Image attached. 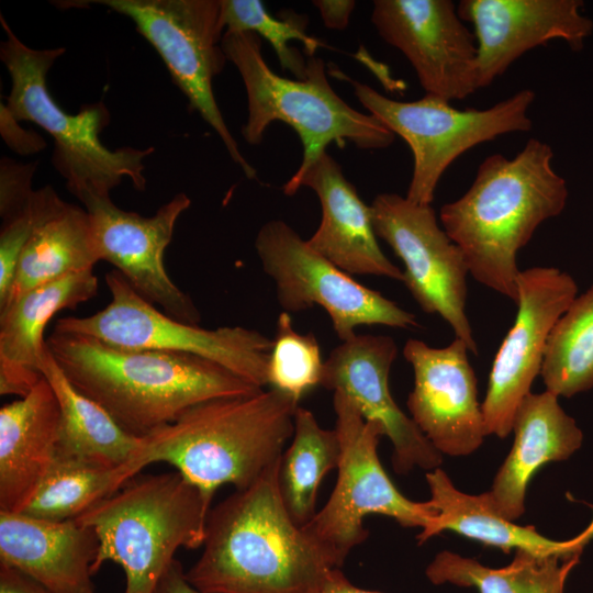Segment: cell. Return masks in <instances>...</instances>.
Listing matches in <instances>:
<instances>
[{
    "label": "cell",
    "mask_w": 593,
    "mask_h": 593,
    "mask_svg": "<svg viewBox=\"0 0 593 593\" xmlns=\"http://www.w3.org/2000/svg\"><path fill=\"white\" fill-rule=\"evenodd\" d=\"M186 193L176 194L154 215L143 216L116 206L111 197L86 202L100 260L116 267L133 289L169 316L193 325L200 313L191 298L166 271L164 255L179 216L190 208Z\"/></svg>",
    "instance_id": "16"
},
{
    "label": "cell",
    "mask_w": 593,
    "mask_h": 593,
    "mask_svg": "<svg viewBox=\"0 0 593 593\" xmlns=\"http://www.w3.org/2000/svg\"><path fill=\"white\" fill-rule=\"evenodd\" d=\"M99 260L88 211L59 198L24 246L2 307L31 289L91 270Z\"/></svg>",
    "instance_id": "26"
},
{
    "label": "cell",
    "mask_w": 593,
    "mask_h": 593,
    "mask_svg": "<svg viewBox=\"0 0 593 593\" xmlns=\"http://www.w3.org/2000/svg\"><path fill=\"white\" fill-rule=\"evenodd\" d=\"M222 48L246 89L248 114L240 131L244 139L259 145L272 122L288 124L303 146L302 161L293 175L303 174L332 143L382 149L394 142L395 135L379 120L351 108L335 92L322 58L307 57L304 78L290 79L267 65L261 38L253 32H225Z\"/></svg>",
    "instance_id": "7"
},
{
    "label": "cell",
    "mask_w": 593,
    "mask_h": 593,
    "mask_svg": "<svg viewBox=\"0 0 593 593\" xmlns=\"http://www.w3.org/2000/svg\"><path fill=\"white\" fill-rule=\"evenodd\" d=\"M60 197L51 186L34 190L25 205L1 219L0 231V307L7 301L21 253L38 220Z\"/></svg>",
    "instance_id": "34"
},
{
    "label": "cell",
    "mask_w": 593,
    "mask_h": 593,
    "mask_svg": "<svg viewBox=\"0 0 593 593\" xmlns=\"http://www.w3.org/2000/svg\"><path fill=\"white\" fill-rule=\"evenodd\" d=\"M0 23L5 33L0 44V59L11 79L7 104L1 103V111L14 121L33 122L53 137L52 163L65 179L68 191L85 204L91 199L109 198L124 178H128L135 189L145 190L144 159L154 148H108L100 139L110 122L104 103L85 104L78 113L70 114L58 105L47 88L48 71L66 49L29 47L13 33L2 14Z\"/></svg>",
    "instance_id": "5"
},
{
    "label": "cell",
    "mask_w": 593,
    "mask_h": 593,
    "mask_svg": "<svg viewBox=\"0 0 593 593\" xmlns=\"http://www.w3.org/2000/svg\"><path fill=\"white\" fill-rule=\"evenodd\" d=\"M210 510L175 471L135 475L74 519L98 537L93 574L112 561L124 572V593H153L179 548L202 547Z\"/></svg>",
    "instance_id": "6"
},
{
    "label": "cell",
    "mask_w": 593,
    "mask_h": 593,
    "mask_svg": "<svg viewBox=\"0 0 593 593\" xmlns=\"http://www.w3.org/2000/svg\"><path fill=\"white\" fill-rule=\"evenodd\" d=\"M552 157L551 147L537 138L513 158L490 155L466 193L439 212L441 226L461 250L469 273L513 302L519 249L567 203V183L555 171Z\"/></svg>",
    "instance_id": "2"
},
{
    "label": "cell",
    "mask_w": 593,
    "mask_h": 593,
    "mask_svg": "<svg viewBox=\"0 0 593 593\" xmlns=\"http://www.w3.org/2000/svg\"><path fill=\"white\" fill-rule=\"evenodd\" d=\"M109 304L97 313L56 321L54 332L96 338L110 346L197 355L222 365L262 389L272 339L256 329L224 326L205 329L158 311L138 294L123 275H105Z\"/></svg>",
    "instance_id": "10"
},
{
    "label": "cell",
    "mask_w": 593,
    "mask_h": 593,
    "mask_svg": "<svg viewBox=\"0 0 593 593\" xmlns=\"http://www.w3.org/2000/svg\"><path fill=\"white\" fill-rule=\"evenodd\" d=\"M468 351L457 337L443 348L418 339L403 348L414 371L406 403L411 418L443 456H469L486 436Z\"/></svg>",
    "instance_id": "17"
},
{
    "label": "cell",
    "mask_w": 593,
    "mask_h": 593,
    "mask_svg": "<svg viewBox=\"0 0 593 593\" xmlns=\"http://www.w3.org/2000/svg\"><path fill=\"white\" fill-rule=\"evenodd\" d=\"M333 406L342 447L336 484L325 505L302 527L331 566L340 569L350 551L368 537L367 515H384L403 527L426 530L438 512L429 500L404 496L389 478L378 456L384 436L381 424L366 421L339 391L334 392Z\"/></svg>",
    "instance_id": "8"
},
{
    "label": "cell",
    "mask_w": 593,
    "mask_h": 593,
    "mask_svg": "<svg viewBox=\"0 0 593 593\" xmlns=\"http://www.w3.org/2000/svg\"><path fill=\"white\" fill-rule=\"evenodd\" d=\"M324 360L313 333L300 334L288 312L277 320L267 368V385L300 401L321 385Z\"/></svg>",
    "instance_id": "33"
},
{
    "label": "cell",
    "mask_w": 593,
    "mask_h": 593,
    "mask_svg": "<svg viewBox=\"0 0 593 593\" xmlns=\"http://www.w3.org/2000/svg\"><path fill=\"white\" fill-rule=\"evenodd\" d=\"M579 559L580 556L540 557L516 550L510 564L494 569L444 550L429 562L425 574L433 584L474 588L479 593H563Z\"/></svg>",
    "instance_id": "28"
},
{
    "label": "cell",
    "mask_w": 593,
    "mask_h": 593,
    "mask_svg": "<svg viewBox=\"0 0 593 593\" xmlns=\"http://www.w3.org/2000/svg\"><path fill=\"white\" fill-rule=\"evenodd\" d=\"M98 292L93 269L68 275L23 293L0 310V394L25 396L43 378L44 331L52 317Z\"/></svg>",
    "instance_id": "22"
},
{
    "label": "cell",
    "mask_w": 593,
    "mask_h": 593,
    "mask_svg": "<svg viewBox=\"0 0 593 593\" xmlns=\"http://www.w3.org/2000/svg\"><path fill=\"white\" fill-rule=\"evenodd\" d=\"M291 438L279 461L278 484L288 513L303 526L317 512L320 484L337 468L342 447L336 429L321 427L314 414L301 406L294 414Z\"/></svg>",
    "instance_id": "29"
},
{
    "label": "cell",
    "mask_w": 593,
    "mask_h": 593,
    "mask_svg": "<svg viewBox=\"0 0 593 593\" xmlns=\"http://www.w3.org/2000/svg\"><path fill=\"white\" fill-rule=\"evenodd\" d=\"M225 32H253L273 48L280 67L296 79L306 72V58L290 42L304 45L307 57L314 56L323 43L307 34L305 15L286 11L279 18L268 12L259 0H221Z\"/></svg>",
    "instance_id": "32"
},
{
    "label": "cell",
    "mask_w": 593,
    "mask_h": 593,
    "mask_svg": "<svg viewBox=\"0 0 593 593\" xmlns=\"http://www.w3.org/2000/svg\"><path fill=\"white\" fill-rule=\"evenodd\" d=\"M255 248L264 271L275 282L284 312L323 307L342 342L355 337V329L361 325L419 326L414 314L357 282L281 220H271L260 227Z\"/></svg>",
    "instance_id": "12"
},
{
    "label": "cell",
    "mask_w": 593,
    "mask_h": 593,
    "mask_svg": "<svg viewBox=\"0 0 593 593\" xmlns=\"http://www.w3.org/2000/svg\"><path fill=\"white\" fill-rule=\"evenodd\" d=\"M312 189L321 204V222L307 245L349 275H371L403 281V271L382 251L370 205L346 179L340 165L325 152L303 174L283 184L287 195Z\"/></svg>",
    "instance_id": "20"
},
{
    "label": "cell",
    "mask_w": 593,
    "mask_h": 593,
    "mask_svg": "<svg viewBox=\"0 0 593 593\" xmlns=\"http://www.w3.org/2000/svg\"><path fill=\"white\" fill-rule=\"evenodd\" d=\"M305 593H381L354 585L338 568L331 569Z\"/></svg>",
    "instance_id": "39"
},
{
    "label": "cell",
    "mask_w": 593,
    "mask_h": 593,
    "mask_svg": "<svg viewBox=\"0 0 593 593\" xmlns=\"http://www.w3.org/2000/svg\"><path fill=\"white\" fill-rule=\"evenodd\" d=\"M398 355L394 339L385 335H356L335 347L324 360L321 385L344 393L366 421L381 424L393 448L399 474L414 468H439L443 455L396 404L389 373Z\"/></svg>",
    "instance_id": "18"
},
{
    "label": "cell",
    "mask_w": 593,
    "mask_h": 593,
    "mask_svg": "<svg viewBox=\"0 0 593 593\" xmlns=\"http://www.w3.org/2000/svg\"><path fill=\"white\" fill-rule=\"evenodd\" d=\"M127 16L156 49L174 83L219 135L246 178L256 169L246 160L228 130L213 93V79L227 60L222 48L225 29L221 0H93Z\"/></svg>",
    "instance_id": "11"
},
{
    "label": "cell",
    "mask_w": 593,
    "mask_h": 593,
    "mask_svg": "<svg viewBox=\"0 0 593 593\" xmlns=\"http://www.w3.org/2000/svg\"><path fill=\"white\" fill-rule=\"evenodd\" d=\"M377 236L404 265L403 283L427 314L450 325L455 337L478 354L466 313L469 269L459 247L438 224L432 205L396 193H380L370 204Z\"/></svg>",
    "instance_id": "13"
},
{
    "label": "cell",
    "mask_w": 593,
    "mask_h": 593,
    "mask_svg": "<svg viewBox=\"0 0 593 593\" xmlns=\"http://www.w3.org/2000/svg\"><path fill=\"white\" fill-rule=\"evenodd\" d=\"M577 293L573 278L558 268L519 271L516 317L495 355L481 403L486 436L512 433L516 410L540 374L549 334Z\"/></svg>",
    "instance_id": "14"
},
{
    "label": "cell",
    "mask_w": 593,
    "mask_h": 593,
    "mask_svg": "<svg viewBox=\"0 0 593 593\" xmlns=\"http://www.w3.org/2000/svg\"><path fill=\"white\" fill-rule=\"evenodd\" d=\"M540 376L546 390L558 398L593 388V284L553 325Z\"/></svg>",
    "instance_id": "31"
},
{
    "label": "cell",
    "mask_w": 593,
    "mask_h": 593,
    "mask_svg": "<svg viewBox=\"0 0 593 593\" xmlns=\"http://www.w3.org/2000/svg\"><path fill=\"white\" fill-rule=\"evenodd\" d=\"M153 593H206L194 585L187 579L186 571L181 562L177 559L170 563Z\"/></svg>",
    "instance_id": "38"
},
{
    "label": "cell",
    "mask_w": 593,
    "mask_h": 593,
    "mask_svg": "<svg viewBox=\"0 0 593 593\" xmlns=\"http://www.w3.org/2000/svg\"><path fill=\"white\" fill-rule=\"evenodd\" d=\"M37 161L20 164L8 157L0 163V215L8 217L22 209L33 193L32 179Z\"/></svg>",
    "instance_id": "35"
},
{
    "label": "cell",
    "mask_w": 593,
    "mask_h": 593,
    "mask_svg": "<svg viewBox=\"0 0 593 593\" xmlns=\"http://www.w3.org/2000/svg\"><path fill=\"white\" fill-rule=\"evenodd\" d=\"M299 402L275 389L201 402L144 437L138 471L167 462L201 492L211 507L216 490H243L277 463L294 430Z\"/></svg>",
    "instance_id": "4"
},
{
    "label": "cell",
    "mask_w": 593,
    "mask_h": 593,
    "mask_svg": "<svg viewBox=\"0 0 593 593\" xmlns=\"http://www.w3.org/2000/svg\"><path fill=\"white\" fill-rule=\"evenodd\" d=\"M323 23L332 30H345L356 7L354 0H314Z\"/></svg>",
    "instance_id": "36"
},
{
    "label": "cell",
    "mask_w": 593,
    "mask_h": 593,
    "mask_svg": "<svg viewBox=\"0 0 593 593\" xmlns=\"http://www.w3.org/2000/svg\"><path fill=\"white\" fill-rule=\"evenodd\" d=\"M131 462L108 467L58 455L22 512L61 522L74 519L137 475Z\"/></svg>",
    "instance_id": "30"
},
{
    "label": "cell",
    "mask_w": 593,
    "mask_h": 593,
    "mask_svg": "<svg viewBox=\"0 0 593 593\" xmlns=\"http://www.w3.org/2000/svg\"><path fill=\"white\" fill-rule=\"evenodd\" d=\"M60 424L58 401L44 377L0 409V511H23L57 456Z\"/></svg>",
    "instance_id": "24"
},
{
    "label": "cell",
    "mask_w": 593,
    "mask_h": 593,
    "mask_svg": "<svg viewBox=\"0 0 593 593\" xmlns=\"http://www.w3.org/2000/svg\"><path fill=\"white\" fill-rule=\"evenodd\" d=\"M46 344L74 387L137 437L153 434L201 402L262 390L197 355L124 349L57 332Z\"/></svg>",
    "instance_id": "1"
},
{
    "label": "cell",
    "mask_w": 593,
    "mask_h": 593,
    "mask_svg": "<svg viewBox=\"0 0 593 593\" xmlns=\"http://www.w3.org/2000/svg\"><path fill=\"white\" fill-rule=\"evenodd\" d=\"M430 499L438 512L436 522L417 535L418 545L443 532H455L485 546L500 548L508 553L523 550L540 557L580 556L593 538V519L577 537L558 541L536 530L532 525L522 526L501 515L490 503L486 493L468 494L457 489L440 468L426 473Z\"/></svg>",
    "instance_id": "25"
},
{
    "label": "cell",
    "mask_w": 593,
    "mask_h": 593,
    "mask_svg": "<svg viewBox=\"0 0 593 593\" xmlns=\"http://www.w3.org/2000/svg\"><path fill=\"white\" fill-rule=\"evenodd\" d=\"M512 448L497 470L490 503L515 522L525 512L528 483L537 470L550 461L569 458L581 447L583 435L575 421L549 391L530 392L518 405L513 419Z\"/></svg>",
    "instance_id": "23"
},
{
    "label": "cell",
    "mask_w": 593,
    "mask_h": 593,
    "mask_svg": "<svg viewBox=\"0 0 593 593\" xmlns=\"http://www.w3.org/2000/svg\"><path fill=\"white\" fill-rule=\"evenodd\" d=\"M0 593H52L24 572L0 564Z\"/></svg>",
    "instance_id": "37"
},
{
    "label": "cell",
    "mask_w": 593,
    "mask_h": 593,
    "mask_svg": "<svg viewBox=\"0 0 593 593\" xmlns=\"http://www.w3.org/2000/svg\"><path fill=\"white\" fill-rule=\"evenodd\" d=\"M41 370L59 404L58 455L108 467H121L134 460L144 437L123 429L101 405L77 390L47 344Z\"/></svg>",
    "instance_id": "27"
},
{
    "label": "cell",
    "mask_w": 593,
    "mask_h": 593,
    "mask_svg": "<svg viewBox=\"0 0 593 593\" xmlns=\"http://www.w3.org/2000/svg\"><path fill=\"white\" fill-rule=\"evenodd\" d=\"M346 80L368 113L411 148L413 171L405 197L418 204L430 205L443 174L465 152L501 135L532 128L528 111L536 97L532 89L519 90L488 109L459 110L433 96L398 101L366 83Z\"/></svg>",
    "instance_id": "9"
},
{
    "label": "cell",
    "mask_w": 593,
    "mask_h": 593,
    "mask_svg": "<svg viewBox=\"0 0 593 593\" xmlns=\"http://www.w3.org/2000/svg\"><path fill=\"white\" fill-rule=\"evenodd\" d=\"M580 0H461L457 11L474 29L479 89L491 85L524 53L553 40L581 49L593 31Z\"/></svg>",
    "instance_id": "19"
},
{
    "label": "cell",
    "mask_w": 593,
    "mask_h": 593,
    "mask_svg": "<svg viewBox=\"0 0 593 593\" xmlns=\"http://www.w3.org/2000/svg\"><path fill=\"white\" fill-rule=\"evenodd\" d=\"M279 461L210 510L202 553L186 571L197 589L305 593L334 569L288 513L278 484Z\"/></svg>",
    "instance_id": "3"
},
{
    "label": "cell",
    "mask_w": 593,
    "mask_h": 593,
    "mask_svg": "<svg viewBox=\"0 0 593 593\" xmlns=\"http://www.w3.org/2000/svg\"><path fill=\"white\" fill-rule=\"evenodd\" d=\"M371 22L410 61L425 94L448 102L478 87V45L450 0H376Z\"/></svg>",
    "instance_id": "15"
},
{
    "label": "cell",
    "mask_w": 593,
    "mask_h": 593,
    "mask_svg": "<svg viewBox=\"0 0 593 593\" xmlns=\"http://www.w3.org/2000/svg\"><path fill=\"white\" fill-rule=\"evenodd\" d=\"M98 548L94 530L76 519L0 511V564L24 572L52 593H94Z\"/></svg>",
    "instance_id": "21"
}]
</instances>
